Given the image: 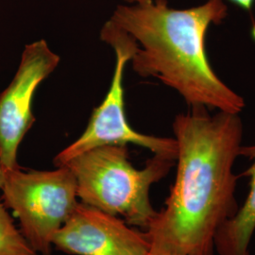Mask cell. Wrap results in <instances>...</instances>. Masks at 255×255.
<instances>
[{
  "label": "cell",
  "instance_id": "obj_1",
  "mask_svg": "<svg viewBox=\"0 0 255 255\" xmlns=\"http://www.w3.org/2000/svg\"><path fill=\"white\" fill-rule=\"evenodd\" d=\"M177 173L163 209L146 230L150 250L172 255H214L215 237L237 214L243 124L239 114L205 107L176 117Z\"/></svg>",
  "mask_w": 255,
  "mask_h": 255
},
{
  "label": "cell",
  "instance_id": "obj_2",
  "mask_svg": "<svg viewBox=\"0 0 255 255\" xmlns=\"http://www.w3.org/2000/svg\"><path fill=\"white\" fill-rule=\"evenodd\" d=\"M228 15L224 0L174 9L167 0L119 5L110 20L137 44L130 62L141 77H154L193 107L239 114L244 99L222 82L208 61L205 37Z\"/></svg>",
  "mask_w": 255,
  "mask_h": 255
},
{
  "label": "cell",
  "instance_id": "obj_3",
  "mask_svg": "<svg viewBox=\"0 0 255 255\" xmlns=\"http://www.w3.org/2000/svg\"><path fill=\"white\" fill-rule=\"evenodd\" d=\"M175 163L172 158L153 155L144 168L137 169L128 161L127 146L106 145L75 157L65 166L75 176L81 202L120 216L128 225L146 232L158 213L149 199L150 188Z\"/></svg>",
  "mask_w": 255,
  "mask_h": 255
},
{
  "label": "cell",
  "instance_id": "obj_4",
  "mask_svg": "<svg viewBox=\"0 0 255 255\" xmlns=\"http://www.w3.org/2000/svg\"><path fill=\"white\" fill-rule=\"evenodd\" d=\"M1 191L27 243L38 255H51L55 235L80 202L71 170L65 165L49 171L4 170Z\"/></svg>",
  "mask_w": 255,
  "mask_h": 255
},
{
  "label": "cell",
  "instance_id": "obj_5",
  "mask_svg": "<svg viewBox=\"0 0 255 255\" xmlns=\"http://www.w3.org/2000/svg\"><path fill=\"white\" fill-rule=\"evenodd\" d=\"M101 37L114 48L117 57L111 87L105 100L93 111L82 135L55 156L56 167L64 166L75 157L90 149L106 145L133 144L149 149L154 155L176 160L178 146L175 138L143 134L128 123L122 82L125 66L136 51V42L110 19L102 27Z\"/></svg>",
  "mask_w": 255,
  "mask_h": 255
},
{
  "label": "cell",
  "instance_id": "obj_6",
  "mask_svg": "<svg viewBox=\"0 0 255 255\" xmlns=\"http://www.w3.org/2000/svg\"><path fill=\"white\" fill-rule=\"evenodd\" d=\"M59 63V55L45 40L27 45L13 80L0 94V165L3 170L20 168L19 146L35 122L31 111L34 94Z\"/></svg>",
  "mask_w": 255,
  "mask_h": 255
},
{
  "label": "cell",
  "instance_id": "obj_7",
  "mask_svg": "<svg viewBox=\"0 0 255 255\" xmlns=\"http://www.w3.org/2000/svg\"><path fill=\"white\" fill-rule=\"evenodd\" d=\"M52 244L73 255H146L151 248L145 232L81 201L55 235Z\"/></svg>",
  "mask_w": 255,
  "mask_h": 255
},
{
  "label": "cell",
  "instance_id": "obj_8",
  "mask_svg": "<svg viewBox=\"0 0 255 255\" xmlns=\"http://www.w3.org/2000/svg\"><path fill=\"white\" fill-rule=\"evenodd\" d=\"M240 155L253 162L243 173L250 178V191L234 218L215 237V251L219 255H251L250 243L255 231V145L242 146Z\"/></svg>",
  "mask_w": 255,
  "mask_h": 255
},
{
  "label": "cell",
  "instance_id": "obj_9",
  "mask_svg": "<svg viewBox=\"0 0 255 255\" xmlns=\"http://www.w3.org/2000/svg\"><path fill=\"white\" fill-rule=\"evenodd\" d=\"M0 255H39L27 243L0 197Z\"/></svg>",
  "mask_w": 255,
  "mask_h": 255
},
{
  "label": "cell",
  "instance_id": "obj_10",
  "mask_svg": "<svg viewBox=\"0 0 255 255\" xmlns=\"http://www.w3.org/2000/svg\"><path fill=\"white\" fill-rule=\"evenodd\" d=\"M127 4H136V3H145V2H149L151 0H123ZM233 3H235L237 6L246 9L248 11H251L253 9V5L255 3V0H230Z\"/></svg>",
  "mask_w": 255,
  "mask_h": 255
},
{
  "label": "cell",
  "instance_id": "obj_11",
  "mask_svg": "<svg viewBox=\"0 0 255 255\" xmlns=\"http://www.w3.org/2000/svg\"><path fill=\"white\" fill-rule=\"evenodd\" d=\"M146 255H172L165 254V253H161V252H157V251H153V250H149V252L146 254Z\"/></svg>",
  "mask_w": 255,
  "mask_h": 255
},
{
  "label": "cell",
  "instance_id": "obj_12",
  "mask_svg": "<svg viewBox=\"0 0 255 255\" xmlns=\"http://www.w3.org/2000/svg\"><path fill=\"white\" fill-rule=\"evenodd\" d=\"M3 180H4V170H3L2 166L0 165V189H1V186L3 184Z\"/></svg>",
  "mask_w": 255,
  "mask_h": 255
}]
</instances>
